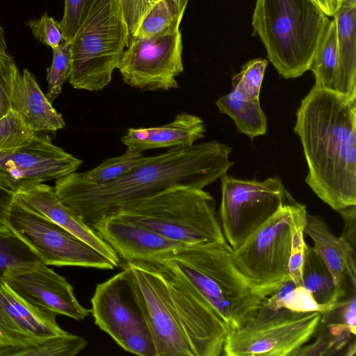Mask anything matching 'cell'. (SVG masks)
Instances as JSON below:
<instances>
[{"label": "cell", "instance_id": "6da1fadb", "mask_svg": "<svg viewBox=\"0 0 356 356\" xmlns=\"http://www.w3.org/2000/svg\"><path fill=\"white\" fill-rule=\"evenodd\" d=\"M232 147L216 140L169 149L113 181L95 184L74 172L56 179L60 200L92 229L121 205L168 188L203 189L225 175L234 165Z\"/></svg>", "mask_w": 356, "mask_h": 356}, {"label": "cell", "instance_id": "7a4b0ae2", "mask_svg": "<svg viewBox=\"0 0 356 356\" xmlns=\"http://www.w3.org/2000/svg\"><path fill=\"white\" fill-rule=\"evenodd\" d=\"M294 131L308 165L307 184L337 211L356 205V97L314 86Z\"/></svg>", "mask_w": 356, "mask_h": 356}, {"label": "cell", "instance_id": "3957f363", "mask_svg": "<svg viewBox=\"0 0 356 356\" xmlns=\"http://www.w3.org/2000/svg\"><path fill=\"white\" fill-rule=\"evenodd\" d=\"M330 20L314 0H257L252 35L279 74L293 79L309 70Z\"/></svg>", "mask_w": 356, "mask_h": 356}, {"label": "cell", "instance_id": "277c9868", "mask_svg": "<svg viewBox=\"0 0 356 356\" xmlns=\"http://www.w3.org/2000/svg\"><path fill=\"white\" fill-rule=\"evenodd\" d=\"M232 252L225 241L184 245L162 261L207 299L226 321L230 332L252 320L265 299L244 281L233 264Z\"/></svg>", "mask_w": 356, "mask_h": 356}, {"label": "cell", "instance_id": "5b68a950", "mask_svg": "<svg viewBox=\"0 0 356 356\" xmlns=\"http://www.w3.org/2000/svg\"><path fill=\"white\" fill-rule=\"evenodd\" d=\"M109 216L143 226L186 245L226 241L214 199L203 189L172 187L127 202Z\"/></svg>", "mask_w": 356, "mask_h": 356}, {"label": "cell", "instance_id": "8992f818", "mask_svg": "<svg viewBox=\"0 0 356 356\" xmlns=\"http://www.w3.org/2000/svg\"><path fill=\"white\" fill-rule=\"evenodd\" d=\"M128 29L119 0H94L72 40V71L75 89L99 92L107 86L129 43Z\"/></svg>", "mask_w": 356, "mask_h": 356}, {"label": "cell", "instance_id": "52a82bcc", "mask_svg": "<svg viewBox=\"0 0 356 356\" xmlns=\"http://www.w3.org/2000/svg\"><path fill=\"white\" fill-rule=\"evenodd\" d=\"M296 201H289L236 250L233 264L257 295L269 296L291 278V222Z\"/></svg>", "mask_w": 356, "mask_h": 356}, {"label": "cell", "instance_id": "ba28073f", "mask_svg": "<svg viewBox=\"0 0 356 356\" xmlns=\"http://www.w3.org/2000/svg\"><path fill=\"white\" fill-rule=\"evenodd\" d=\"M321 316L318 312L274 309L264 300L252 320L227 334L222 355L294 356L314 334Z\"/></svg>", "mask_w": 356, "mask_h": 356}, {"label": "cell", "instance_id": "9c48e42d", "mask_svg": "<svg viewBox=\"0 0 356 356\" xmlns=\"http://www.w3.org/2000/svg\"><path fill=\"white\" fill-rule=\"evenodd\" d=\"M221 178L219 220L224 237L238 248L291 197L281 179L243 180L224 175Z\"/></svg>", "mask_w": 356, "mask_h": 356}, {"label": "cell", "instance_id": "30bf717a", "mask_svg": "<svg viewBox=\"0 0 356 356\" xmlns=\"http://www.w3.org/2000/svg\"><path fill=\"white\" fill-rule=\"evenodd\" d=\"M122 267L152 336L156 356H195L156 267L142 261L124 262Z\"/></svg>", "mask_w": 356, "mask_h": 356}, {"label": "cell", "instance_id": "8fae6325", "mask_svg": "<svg viewBox=\"0 0 356 356\" xmlns=\"http://www.w3.org/2000/svg\"><path fill=\"white\" fill-rule=\"evenodd\" d=\"M9 229L30 246L46 265L112 270L113 263L60 225L24 207L15 198Z\"/></svg>", "mask_w": 356, "mask_h": 356}, {"label": "cell", "instance_id": "7c38bea8", "mask_svg": "<svg viewBox=\"0 0 356 356\" xmlns=\"http://www.w3.org/2000/svg\"><path fill=\"white\" fill-rule=\"evenodd\" d=\"M118 69L126 84L143 92L178 88L176 78L184 71L180 30L148 38H132Z\"/></svg>", "mask_w": 356, "mask_h": 356}, {"label": "cell", "instance_id": "4fadbf2b", "mask_svg": "<svg viewBox=\"0 0 356 356\" xmlns=\"http://www.w3.org/2000/svg\"><path fill=\"white\" fill-rule=\"evenodd\" d=\"M153 264L161 273L179 321L195 356H219L230 332L221 314L187 280L163 262Z\"/></svg>", "mask_w": 356, "mask_h": 356}, {"label": "cell", "instance_id": "5bb4252c", "mask_svg": "<svg viewBox=\"0 0 356 356\" xmlns=\"http://www.w3.org/2000/svg\"><path fill=\"white\" fill-rule=\"evenodd\" d=\"M82 161L37 135L29 144L0 152V183L14 194L43 182L58 179L80 167Z\"/></svg>", "mask_w": 356, "mask_h": 356}, {"label": "cell", "instance_id": "9a60e30c", "mask_svg": "<svg viewBox=\"0 0 356 356\" xmlns=\"http://www.w3.org/2000/svg\"><path fill=\"white\" fill-rule=\"evenodd\" d=\"M8 286L32 306L81 321L91 314L76 300L73 286L43 262L16 268L5 278Z\"/></svg>", "mask_w": 356, "mask_h": 356}, {"label": "cell", "instance_id": "2e32d148", "mask_svg": "<svg viewBox=\"0 0 356 356\" xmlns=\"http://www.w3.org/2000/svg\"><path fill=\"white\" fill-rule=\"evenodd\" d=\"M92 229L124 262H161L186 245L113 216L102 218Z\"/></svg>", "mask_w": 356, "mask_h": 356}, {"label": "cell", "instance_id": "e0dca14e", "mask_svg": "<svg viewBox=\"0 0 356 356\" xmlns=\"http://www.w3.org/2000/svg\"><path fill=\"white\" fill-rule=\"evenodd\" d=\"M91 304L95 325L119 346L132 330L146 323L123 270L97 285Z\"/></svg>", "mask_w": 356, "mask_h": 356}, {"label": "cell", "instance_id": "ac0fdd59", "mask_svg": "<svg viewBox=\"0 0 356 356\" xmlns=\"http://www.w3.org/2000/svg\"><path fill=\"white\" fill-rule=\"evenodd\" d=\"M57 315L29 304L0 280V345L65 334Z\"/></svg>", "mask_w": 356, "mask_h": 356}, {"label": "cell", "instance_id": "d6986e66", "mask_svg": "<svg viewBox=\"0 0 356 356\" xmlns=\"http://www.w3.org/2000/svg\"><path fill=\"white\" fill-rule=\"evenodd\" d=\"M14 198L24 207L65 229L110 259L115 267L121 260L113 250L79 216L58 198L55 188L39 184L22 188Z\"/></svg>", "mask_w": 356, "mask_h": 356}, {"label": "cell", "instance_id": "ffe728a7", "mask_svg": "<svg viewBox=\"0 0 356 356\" xmlns=\"http://www.w3.org/2000/svg\"><path fill=\"white\" fill-rule=\"evenodd\" d=\"M304 234L313 241V248L330 270L341 299L346 294V283L356 289L355 249L334 235L319 216L307 212Z\"/></svg>", "mask_w": 356, "mask_h": 356}, {"label": "cell", "instance_id": "44dd1931", "mask_svg": "<svg viewBox=\"0 0 356 356\" xmlns=\"http://www.w3.org/2000/svg\"><path fill=\"white\" fill-rule=\"evenodd\" d=\"M205 131V124L199 116L181 113L163 125L129 128L121 141L127 148L140 152L160 148H185L203 138Z\"/></svg>", "mask_w": 356, "mask_h": 356}, {"label": "cell", "instance_id": "7402d4cb", "mask_svg": "<svg viewBox=\"0 0 356 356\" xmlns=\"http://www.w3.org/2000/svg\"><path fill=\"white\" fill-rule=\"evenodd\" d=\"M11 111L35 133L55 132L65 126L62 115L52 106L27 70H24L22 74L19 70L16 72Z\"/></svg>", "mask_w": 356, "mask_h": 356}, {"label": "cell", "instance_id": "603a6c76", "mask_svg": "<svg viewBox=\"0 0 356 356\" xmlns=\"http://www.w3.org/2000/svg\"><path fill=\"white\" fill-rule=\"evenodd\" d=\"M332 17L337 27L336 92L356 97V6L339 7Z\"/></svg>", "mask_w": 356, "mask_h": 356}, {"label": "cell", "instance_id": "cb8c5ba5", "mask_svg": "<svg viewBox=\"0 0 356 356\" xmlns=\"http://www.w3.org/2000/svg\"><path fill=\"white\" fill-rule=\"evenodd\" d=\"M216 104L220 113L229 115L234 121L238 131L252 140L266 134V118L259 99H245L232 90L219 97Z\"/></svg>", "mask_w": 356, "mask_h": 356}, {"label": "cell", "instance_id": "d4e9b609", "mask_svg": "<svg viewBox=\"0 0 356 356\" xmlns=\"http://www.w3.org/2000/svg\"><path fill=\"white\" fill-rule=\"evenodd\" d=\"M87 343L84 338L66 332L22 343L0 345V356H74Z\"/></svg>", "mask_w": 356, "mask_h": 356}, {"label": "cell", "instance_id": "484cf974", "mask_svg": "<svg viewBox=\"0 0 356 356\" xmlns=\"http://www.w3.org/2000/svg\"><path fill=\"white\" fill-rule=\"evenodd\" d=\"M302 286L319 304L329 305L341 299L332 275L313 247L305 245L302 268Z\"/></svg>", "mask_w": 356, "mask_h": 356}, {"label": "cell", "instance_id": "4316f807", "mask_svg": "<svg viewBox=\"0 0 356 356\" xmlns=\"http://www.w3.org/2000/svg\"><path fill=\"white\" fill-rule=\"evenodd\" d=\"M316 87L336 92L337 74V27L334 17L328 23L309 67Z\"/></svg>", "mask_w": 356, "mask_h": 356}, {"label": "cell", "instance_id": "83f0119b", "mask_svg": "<svg viewBox=\"0 0 356 356\" xmlns=\"http://www.w3.org/2000/svg\"><path fill=\"white\" fill-rule=\"evenodd\" d=\"M186 8L179 0L156 1L143 17L133 38H148L179 31Z\"/></svg>", "mask_w": 356, "mask_h": 356}, {"label": "cell", "instance_id": "f1b7e54d", "mask_svg": "<svg viewBox=\"0 0 356 356\" xmlns=\"http://www.w3.org/2000/svg\"><path fill=\"white\" fill-rule=\"evenodd\" d=\"M154 157L145 156L143 152L127 147L122 154L108 158L94 168L79 173L90 183L106 184L121 178L138 166L150 161Z\"/></svg>", "mask_w": 356, "mask_h": 356}, {"label": "cell", "instance_id": "f546056e", "mask_svg": "<svg viewBox=\"0 0 356 356\" xmlns=\"http://www.w3.org/2000/svg\"><path fill=\"white\" fill-rule=\"evenodd\" d=\"M42 261L38 254L11 230L0 229V280L12 270Z\"/></svg>", "mask_w": 356, "mask_h": 356}, {"label": "cell", "instance_id": "4dcf8cb0", "mask_svg": "<svg viewBox=\"0 0 356 356\" xmlns=\"http://www.w3.org/2000/svg\"><path fill=\"white\" fill-rule=\"evenodd\" d=\"M307 212L305 205L296 202L291 222V248L289 262V277L296 286L302 285V268L306 245L304 227Z\"/></svg>", "mask_w": 356, "mask_h": 356}, {"label": "cell", "instance_id": "1f68e13d", "mask_svg": "<svg viewBox=\"0 0 356 356\" xmlns=\"http://www.w3.org/2000/svg\"><path fill=\"white\" fill-rule=\"evenodd\" d=\"M52 50V63L47 69L46 95L51 103L61 93L63 83L70 76L72 65L70 42L63 41Z\"/></svg>", "mask_w": 356, "mask_h": 356}, {"label": "cell", "instance_id": "d6a6232c", "mask_svg": "<svg viewBox=\"0 0 356 356\" xmlns=\"http://www.w3.org/2000/svg\"><path fill=\"white\" fill-rule=\"evenodd\" d=\"M268 61L256 58L248 61L232 78V90L245 99H259Z\"/></svg>", "mask_w": 356, "mask_h": 356}, {"label": "cell", "instance_id": "836d02e7", "mask_svg": "<svg viewBox=\"0 0 356 356\" xmlns=\"http://www.w3.org/2000/svg\"><path fill=\"white\" fill-rule=\"evenodd\" d=\"M36 133L10 111L0 119V152L24 146L31 143Z\"/></svg>", "mask_w": 356, "mask_h": 356}, {"label": "cell", "instance_id": "e575fe53", "mask_svg": "<svg viewBox=\"0 0 356 356\" xmlns=\"http://www.w3.org/2000/svg\"><path fill=\"white\" fill-rule=\"evenodd\" d=\"M93 1L65 0L64 13L59 22L63 41H72L86 19Z\"/></svg>", "mask_w": 356, "mask_h": 356}, {"label": "cell", "instance_id": "d590c367", "mask_svg": "<svg viewBox=\"0 0 356 356\" xmlns=\"http://www.w3.org/2000/svg\"><path fill=\"white\" fill-rule=\"evenodd\" d=\"M18 68L6 51L0 50V119L11 111L14 80Z\"/></svg>", "mask_w": 356, "mask_h": 356}, {"label": "cell", "instance_id": "8d00e7d4", "mask_svg": "<svg viewBox=\"0 0 356 356\" xmlns=\"http://www.w3.org/2000/svg\"><path fill=\"white\" fill-rule=\"evenodd\" d=\"M346 300L343 299L329 305H321L314 300L310 292L301 285L295 287L285 307L296 312H318L324 314L338 309L345 303Z\"/></svg>", "mask_w": 356, "mask_h": 356}, {"label": "cell", "instance_id": "74e56055", "mask_svg": "<svg viewBox=\"0 0 356 356\" xmlns=\"http://www.w3.org/2000/svg\"><path fill=\"white\" fill-rule=\"evenodd\" d=\"M27 25L35 38L52 49L63 41L59 22L47 13L39 19L29 20Z\"/></svg>", "mask_w": 356, "mask_h": 356}, {"label": "cell", "instance_id": "f35d334b", "mask_svg": "<svg viewBox=\"0 0 356 356\" xmlns=\"http://www.w3.org/2000/svg\"><path fill=\"white\" fill-rule=\"evenodd\" d=\"M120 346L137 355L156 356L153 338L146 323L132 330Z\"/></svg>", "mask_w": 356, "mask_h": 356}, {"label": "cell", "instance_id": "ab89813d", "mask_svg": "<svg viewBox=\"0 0 356 356\" xmlns=\"http://www.w3.org/2000/svg\"><path fill=\"white\" fill-rule=\"evenodd\" d=\"M125 20L129 41L134 37L144 15L158 0H119Z\"/></svg>", "mask_w": 356, "mask_h": 356}, {"label": "cell", "instance_id": "60d3db41", "mask_svg": "<svg viewBox=\"0 0 356 356\" xmlns=\"http://www.w3.org/2000/svg\"><path fill=\"white\" fill-rule=\"evenodd\" d=\"M344 221V229L341 237L355 249L356 205H351L337 211Z\"/></svg>", "mask_w": 356, "mask_h": 356}, {"label": "cell", "instance_id": "b9f144b4", "mask_svg": "<svg viewBox=\"0 0 356 356\" xmlns=\"http://www.w3.org/2000/svg\"><path fill=\"white\" fill-rule=\"evenodd\" d=\"M341 323L346 327L353 335L356 334V298L355 291L346 300L345 303L339 308Z\"/></svg>", "mask_w": 356, "mask_h": 356}, {"label": "cell", "instance_id": "7bdbcfd3", "mask_svg": "<svg viewBox=\"0 0 356 356\" xmlns=\"http://www.w3.org/2000/svg\"><path fill=\"white\" fill-rule=\"evenodd\" d=\"M14 193L0 183V229L10 230L8 218L14 200Z\"/></svg>", "mask_w": 356, "mask_h": 356}, {"label": "cell", "instance_id": "ee69618b", "mask_svg": "<svg viewBox=\"0 0 356 356\" xmlns=\"http://www.w3.org/2000/svg\"><path fill=\"white\" fill-rule=\"evenodd\" d=\"M328 17H332L337 9V0H314Z\"/></svg>", "mask_w": 356, "mask_h": 356}, {"label": "cell", "instance_id": "f6af8a7d", "mask_svg": "<svg viewBox=\"0 0 356 356\" xmlns=\"http://www.w3.org/2000/svg\"><path fill=\"white\" fill-rule=\"evenodd\" d=\"M341 6H343V7L356 6V0H337V9Z\"/></svg>", "mask_w": 356, "mask_h": 356}, {"label": "cell", "instance_id": "bcb514c9", "mask_svg": "<svg viewBox=\"0 0 356 356\" xmlns=\"http://www.w3.org/2000/svg\"><path fill=\"white\" fill-rule=\"evenodd\" d=\"M0 50L6 51V40L4 36V31L0 24Z\"/></svg>", "mask_w": 356, "mask_h": 356}, {"label": "cell", "instance_id": "7dc6e473", "mask_svg": "<svg viewBox=\"0 0 356 356\" xmlns=\"http://www.w3.org/2000/svg\"><path fill=\"white\" fill-rule=\"evenodd\" d=\"M188 0H179V1L184 6H186Z\"/></svg>", "mask_w": 356, "mask_h": 356}]
</instances>
